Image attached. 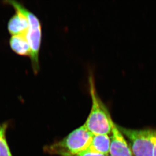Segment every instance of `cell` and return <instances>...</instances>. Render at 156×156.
I'll use <instances>...</instances> for the list:
<instances>
[{
  "label": "cell",
  "instance_id": "obj_8",
  "mask_svg": "<svg viewBox=\"0 0 156 156\" xmlns=\"http://www.w3.org/2000/svg\"><path fill=\"white\" fill-rule=\"evenodd\" d=\"M110 139L108 135H93L89 149L95 152L108 155L110 153Z\"/></svg>",
  "mask_w": 156,
  "mask_h": 156
},
{
  "label": "cell",
  "instance_id": "obj_10",
  "mask_svg": "<svg viewBox=\"0 0 156 156\" xmlns=\"http://www.w3.org/2000/svg\"><path fill=\"white\" fill-rule=\"evenodd\" d=\"M108 155H104L102 154L97 153L93 151L90 150V149H88L79 154V155L76 156H108Z\"/></svg>",
  "mask_w": 156,
  "mask_h": 156
},
{
  "label": "cell",
  "instance_id": "obj_7",
  "mask_svg": "<svg viewBox=\"0 0 156 156\" xmlns=\"http://www.w3.org/2000/svg\"><path fill=\"white\" fill-rule=\"evenodd\" d=\"M9 43L12 50L16 54L21 56L30 57L31 49L26 35H12Z\"/></svg>",
  "mask_w": 156,
  "mask_h": 156
},
{
  "label": "cell",
  "instance_id": "obj_4",
  "mask_svg": "<svg viewBox=\"0 0 156 156\" xmlns=\"http://www.w3.org/2000/svg\"><path fill=\"white\" fill-rule=\"evenodd\" d=\"M117 127L128 140L134 156H153V129H132L117 125Z\"/></svg>",
  "mask_w": 156,
  "mask_h": 156
},
{
  "label": "cell",
  "instance_id": "obj_12",
  "mask_svg": "<svg viewBox=\"0 0 156 156\" xmlns=\"http://www.w3.org/2000/svg\"><path fill=\"white\" fill-rule=\"evenodd\" d=\"M108 156H110V155H108Z\"/></svg>",
  "mask_w": 156,
  "mask_h": 156
},
{
  "label": "cell",
  "instance_id": "obj_9",
  "mask_svg": "<svg viewBox=\"0 0 156 156\" xmlns=\"http://www.w3.org/2000/svg\"><path fill=\"white\" fill-rule=\"evenodd\" d=\"M8 122L0 123V156H13L6 139Z\"/></svg>",
  "mask_w": 156,
  "mask_h": 156
},
{
  "label": "cell",
  "instance_id": "obj_3",
  "mask_svg": "<svg viewBox=\"0 0 156 156\" xmlns=\"http://www.w3.org/2000/svg\"><path fill=\"white\" fill-rule=\"evenodd\" d=\"M4 2L12 5L15 8V10L23 14L28 18L29 27L26 34V37L31 49L30 57L32 69L34 73L37 74L40 69L39 56L42 41V26L40 20L36 15L28 10L19 2L7 0L4 1Z\"/></svg>",
  "mask_w": 156,
  "mask_h": 156
},
{
  "label": "cell",
  "instance_id": "obj_11",
  "mask_svg": "<svg viewBox=\"0 0 156 156\" xmlns=\"http://www.w3.org/2000/svg\"><path fill=\"white\" fill-rule=\"evenodd\" d=\"M153 141L154 144L153 156H156V129H153Z\"/></svg>",
  "mask_w": 156,
  "mask_h": 156
},
{
  "label": "cell",
  "instance_id": "obj_2",
  "mask_svg": "<svg viewBox=\"0 0 156 156\" xmlns=\"http://www.w3.org/2000/svg\"><path fill=\"white\" fill-rule=\"evenodd\" d=\"M93 136L84 124L61 140L45 146L44 151L50 155L76 156L89 147Z\"/></svg>",
  "mask_w": 156,
  "mask_h": 156
},
{
  "label": "cell",
  "instance_id": "obj_1",
  "mask_svg": "<svg viewBox=\"0 0 156 156\" xmlns=\"http://www.w3.org/2000/svg\"><path fill=\"white\" fill-rule=\"evenodd\" d=\"M89 86L92 107L84 125L93 135H108L112 132L114 122L109 110L97 93L94 78L92 75L89 77Z\"/></svg>",
  "mask_w": 156,
  "mask_h": 156
},
{
  "label": "cell",
  "instance_id": "obj_6",
  "mask_svg": "<svg viewBox=\"0 0 156 156\" xmlns=\"http://www.w3.org/2000/svg\"><path fill=\"white\" fill-rule=\"evenodd\" d=\"M29 27L28 20L25 15L16 10L15 14L9 19L8 30L12 35H26Z\"/></svg>",
  "mask_w": 156,
  "mask_h": 156
},
{
  "label": "cell",
  "instance_id": "obj_5",
  "mask_svg": "<svg viewBox=\"0 0 156 156\" xmlns=\"http://www.w3.org/2000/svg\"><path fill=\"white\" fill-rule=\"evenodd\" d=\"M110 139V156H134L125 136L115 122L113 125Z\"/></svg>",
  "mask_w": 156,
  "mask_h": 156
}]
</instances>
